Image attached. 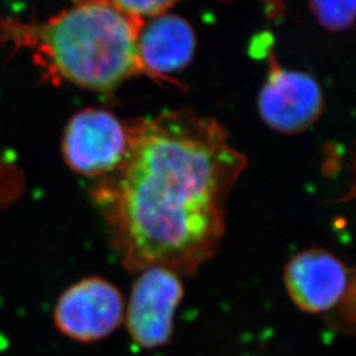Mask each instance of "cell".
Returning <instances> with one entry per match:
<instances>
[{
	"label": "cell",
	"mask_w": 356,
	"mask_h": 356,
	"mask_svg": "<svg viewBox=\"0 0 356 356\" xmlns=\"http://www.w3.org/2000/svg\"><path fill=\"white\" fill-rule=\"evenodd\" d=\"M126 126L122 163L92 191L114 248L131 273L164 267L193 276L216 256L247 159L216 119L188 108Z\"/></svg>",
	"instance_id": "cell-1"
},
{
	"label": "cell",
	"mask_w": 356,
	"mask_h": 356,
	"mask_svg": "<svg viewBox=\"0 0 356 356\" xmlns=\"http://www.w3.org/2000/svg\"><path fill=\"white\" fill-rule=\"evenodd\" d=\"M312 10L326 29L341 32L353 26L356 0H312Z\"/></svg>",
	"instance_id": "cell-9"
},
{
	"label": "cell",
	"mask_w": 356,
	"mask_h": 356,
	"mask_svg": "<svg viewBox=\"0 0 356 356\" xmlns=\"http://www.w3.org/2000/svg\"><path fill=\"white\" fill-rule=\"evenodd\" d=\"M323 110V94L314 78L282 69L269 57V73L259 95V111L269 127L296 134L312 127Z\"/></svg>",
	"instance_id": "cell-7"
},
{
	"label": "cell",
	"mask_w": 356,
	"mask_h": 356,
	"mask_svg": "<svg viewBox=\"0 0 356 356\" xmlns=\"http://www.w3.org/2000/svg\"><path fill=\"white\" fill-rule=\"evenodd\" d=\"M122 11L143 19L156 17L173 7L179 0H111Z\"/></svg>",
	"instance_id": "cell-10"
},
{
	"label": "cell",
	"mask_w": 356,
	"mask_h": 356,
	"mask_svg": "<svg viewBox=\"0 0 356 356\" xmlns=\"http://www.w3.org/2000/svg\"><path fill=\"white\" fill-rule=\"evenodd\" d=\"M195 45L193 28L177 15L163 13L147 24L144 22L138 38V54L145 76L177 83L166 76L191 64Z\"/></svg>",
	"instance_id": "cell-8"
},
{
	"label": "cell",
	"mask_w": 356,
	"mask_h": 356,
	"mask_svg": "<svg viewBox=\"0 0 356 356\" xmlns=\"http://www.w3.org/2000/svg\"><path fill=\"white\" fill-rule=\"evenodd\" d=\"M124 310L126 304L118 286L94 276L78 281L60 296L53 321L65 337L81 343H94L120 327Z\"/></svg>",
	"instance_id": "cell-4"
},
{
	"label": "cell",
	"mask_w": 356,
	"mask_h": 356,
	"mask_svg": "<svg viewBox=\"0 0 356 356\" xmlns=\"http://www.w3.org/2000/svg\"><path fill=\"white\" fill-rule=\"evenodd\" d=\"M144 20L111 0H82L44 23H0L3 42L35 51L48 76L106 91L145 74L138 54Z\"/></svg>",
	"instance_id": "cell-2"
},
{
	"label": "cell",
	"mask_w": 356,
	"mask_h": 356,
	"mask_svg": "<svg viewBox=\"0 0 356 356\" xmlns=\"http://www.w3.org/2000/svg\"><path fill=\"white\" fill-rule=\"evenodd\" d=\"M126 123L102 108H86L67 123L63 156L67 166L85 177H106L122 163L127 151Z\"/></svg>",
	"instance_id": "cell-5"
},
{
	"label": "cell",
	"mask_w": 356,
	"mask_h": 356,
	"mask_svg": "<svg viewBox=\"0 0 356 356\" xmlns=\"http://www.w3.org/2000/svg\"><path fill=\"white\" fill-rule=\"evenodd\" d=\"M182 298L184 285L176 272L164 267L145 268L139 272L124 310L132 342L147 350L169 343Z\"/></svg>",
	"instance_id": "cell-3"
},
{
	"label": "cell",
	"mask_w": 356,
	"mask_h": 356,
	"mask_svg": "<svg viewBox=\"0 0 356 356\" xmlns=\"http://www.w3.org/2000/svg\"><path fill=\"white\" fill-rule=\"evenodd\" d=\"M284 285L293 304L309 314L329 313L355 286L354 270L330 251L312 247L284 268Z\"/></svg>",
	"instance_id": "cell-6"
}]
</instances>
